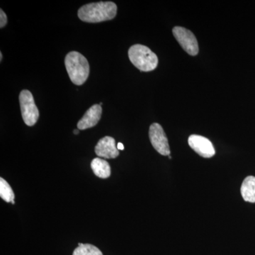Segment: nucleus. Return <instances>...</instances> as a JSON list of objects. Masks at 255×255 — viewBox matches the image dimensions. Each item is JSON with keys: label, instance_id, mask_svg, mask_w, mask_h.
<instances>
[{"label": "nucleus", "instance_id": "nucleus-1", "mask_svg": "<svg viewBox=\"0 0 255 255\" xmlns=\"http://www.w3.org/2000/svg\"><path fill=\"white\" fill-rule=\"evenodd\" d=\"M117 6L112 1H100L82 6L78 16L82 21L98 23L113 19L117 15Z\"/></svg>", "mask_w": 255, "mask_h": 255}, {"label": "nucleus", "instance_id": "nucleus-2", "mask_svg": "<svg viewBox=\"0 0 255 255\" xmlns=\"http://www.w3.org/2000/svg\"><path fill=\"white\" fill-rule=\"evenodd\" d=\"M69 78L75 85H82L90 75V65L87 58L76 51L70 52L65 58Z\"/></svg>", "mask_w": 255, "mask_h": 255}, {"label": "nucleus", "instance_id": "nucleus-3", "mask_svg": "<svg viewBox=\"0 0 255 255\" xmlns=\"http://www.w3.org/2000/svg\"><path fill=\"white\" fill-rule=\"evenodd\" d=\"M128 57L132 65L142 72L152 71L158 65V58L155 53L142 45L135 44L130 47Z\"/></svg>", "mask_w": 255, "mask_h": 255}, {"label": "nucleus", "instance_id": "nucleus-4", "mask_svg": "<svg viewBox=\"0 0 255 255\" xmlns=\"http://www.w3.org/2000/svg\"><path fill=\"white\" fill-rule=\"evenodd\" d=\"M19 103L23 122L28 127H33L39 118V112L31 92L22 90L19 95Z\"/></svg>", "mask_w": 255, "mask_h": 255}, {"label": "nucleus", "instance_id": "nucleus-5", "mask_svg": "<svg viewBox=\"0 0 255 255\" xmlns=\"http://www.w3.org/2000/svg\"><path fill=\"white\" fill-rule=\"evenodd\" d=\"M172 33L178 43L188 54L194 56L199 53V44L192 32L181 26H175Z\"/></svg>", "mask_w": 255, "mask_h": 255}, {"label": "nucleus", "instance_id": "nucleus-6", "mask_svg": "<svg viewBox=\"0 0 255 255\" xmlns=\"http://www.w3.org/2000/svg\"><path fill=\"white\" fill-rule=\"evenodd\" d=\"M149 137L151 144L159 154L164 156L170 155L168 139L162 127L159 124L154 123L149 129Z\"/></svg>", "mask_w": 255, "mask_h": 255}, {"label": "nucleus", "instance_id": "nucleus-7", "mask_svg": "<svg viewBox=\"0 0 255 255\" xmlns=\"http://www.w3.org/2000/svg\"><path fill=\"white\" fill-rule=\"evenodd\" d=\"M188 142L191 148L195 151L201 157L211 158L216 154L212 142L205 137L199 135H191L189 137Z\"/></svg>", "mask_w": 255, "mask_h": 255}, {"label": "nucleus", "instance_id": "nucleus-8", "mask_svg": "<svg viewBox=\"0 0 255 255\" xmlns=\"http://www.w3.org/2000/svg\"><path fill=\"white\" fill-rule=\"evenodd\" d=\"M95 153L99 157L106 159L117 158L119 155V151L114 138L110 136H105L100 139L96 145Z\"/></svg>", "mask_w": 255, "mask_h": 255}, {"label": "nucleus", "instance_id": "nucleus-9", "mask_svg": "<svg viewBox=\"0 0 255 255\" xmlns=\"http://www.w3.org/2000/svg\"><path fill=\"white\" fill-rule=\"evenodd\" d=\"M102 108L100 105L92 106L87 111L85 115L79 121L78 128L79 130H85L95 127L98 122H100L102 117Z\"/></svg>", "mask_w": 255, "mask_h": 255}, {"label": "nucleus", "instance_id": "nucleus-10", "mask_svg": "<svg viewBox=\"0 0 255 255\" xmlns=\"http://www.w3.org/2000/svg\"><path fill=\"white\" fill-rule=\"evenodd\" d=\"M241 191L245 201L255 203V177L253 176L246 177L242 184Z\"/></svg>", "mask_w": 255, "mask_h": 255}, {"label": "nucleus", "instance_id": "nucleus-11", "mask_svg": "<svg viewBox=\"0 0 255 255\" xmlns=\"http://www.w3.org/2000/svg\"><path fill=\"white\" fill-rule=\"evenodd\" d=\"M91 167L97 177L102 179H107L110 177L111 167L109 162L105 159L100 157L94 159L91 162Z\"/></svg>", "mask_w": 255, "mask_h": 255}, {"label": "nucleus", "instance_id": "nucleus-12", "mask_svg": "<svg viewBox=\"0 0 255 255\" xmlns=\"http://www.w3.org/2000/svg\"><path fill=\"white\" fill-rule=\"evenodd\" d=\"M73 255H103V253L93 245L79 243L78 247L74 251Z\"/></svg>", "mask_w": 255, "mask_h": 255}, {"label": "nucleus", "instance_id": "nucleus-13", "mask_svg": "<svg viewBox=\"0 0 255 255\" xmlns=\"http://www.w3.org/2000/svg\"><path fill=\"white\" fill-rule=\"evenodd\" d=\"M0 196L6 202L14 201V193L9 184L3 178H0Z\"/></svg>", "mask_w": 255, "mask_h": 255}, {"label": "nucleus", "instance_id": "nucleus-14", "mask_svg": "<svg viewBox=\"0 0 255 255\" xmlns=\"http://www.w3.org/2000/svg\"><path fill=\"white\" fill-rule=\"evenodd\" d=\"M7 23V17L2 9L0 10V27L3 28Z\"/></svg>", "mask_w": 255, "mask_h": 255}, {"label": "nucleus", "instance_id": "nucleus-15", "mask_svg": "<svg viewBox=\"0 0 255 255\" xmlns=\"http://www.w3.org/2000/svg\"><path fill=\"white\" fill-rule=\"evenodd\" d=\"M117 148L118 150H124V146L122 142H119L118 145H117Z\"/></svg>", "mask_w": 255, "mask_h": 255}, {"label": "nucleus", "instance_id": "nucleus-16", "mask_svg": "<svg viewBox=\"0 0 255 255\" xmlns=\"http://www.w3.org/2000/svg\"><path fill=\"white\" fill-rule=\"evenodd\" d=\"M74 134H75V135H78V134H79V129H78V130H77V129L74 130Z\"/></svg>", "mask_w": 255, "mask_h": 255}, {"label": "nucleus", "instance_id": "nucleus-17", "mask_svg": "<svg viewBox=\"0 0 255 255\" xmlns=\"http://www.w3.org/2000/svg\"><path fill=\"white\" fill-rule=\"evenodd\" d=\"M2 60V53H0V61H1Z\"/></svg>", "mask_w": 255, "mask_h": 255}, {"label": "nucleus", "instance_id": "nucleus-18", "mask_svg": "<svg viewBox=\"0 0 255 255\" xmlns=\"http://www.w3.org/2000/svg\"><path fill=\"white\" fill-rule=\"evenodd\" d=\"M168 157H169V159H172V157H171V155H169L168 156Z\"/></svg>", "mask_w": 255, "mask_h": 255}, {"label": "nucleus", "instance_id": "nucleus-19", "mask_svg": "<svg viewBox=\"0 0 255 255\" xmlns=\"http://www.w3.org/2000/svg\"><path fill=\"white\" fill-rule=\"evenodd\" d=\"M102 105H103V103H102V102H101V103L100 104V105L102 106Z\"/></svg>", "mask_w": 255, "mask_h": 255}]
</instances>
